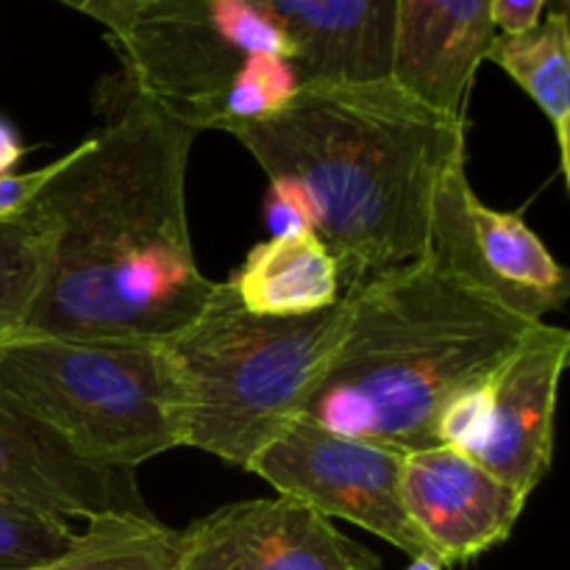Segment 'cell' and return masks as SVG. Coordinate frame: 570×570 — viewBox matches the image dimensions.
<instances>
[{"mask_svg": "<svg viewBox=\"0 0 570 570\" xmlns=\"http://www.w3.org/2000/svg\"><path fill=\"white\" fill-rule=\"evenodd\" d=\"M265 217H267V226H271L273 237L309 232V217H306L304 204H301V200L284 187L267 189Z\"/></svg>", "mask_w": 570, "mask_h": 570, "instance_id": "cell-21", "label": "cell"}, {"mask_svg": "<svg viewBox=\"0 0 570 570\" xmlns=\"http://www.w3.org/2000/svg\"><path fill=\"white\" fill-rule=\"evenodd\" d=\"M348 315V293L312 315H254L232 282L217 284L189 326L159 340L173 379L181 445L248 471L250 460L304 415Z\"/></svg>", "mask_w": 570, "mask_h": 570, "instance_id": "cell-4", "label": "cell"}, {"mask_svg": "<svg viewBox=\"0 0 570 570\" xmlns=\"http://www.w3.org/2000/svg\"><path fill=\"white\" fill-rule=\"evenodd\" d=\"M271 187L304 204L345 289L421 259L440 181L465 161V117L399 83L301 87L262 120L234 126Z\"/></svg>", "mask_w": 570, "mask_h": 570, "instance_id": "cell-2", "label": "cell"}, {"mask_svg": "<svg viewBox=\"0 0 570 570\" xmlns=\"http://www.w3.org/2000/svg\"><path fill=\"white\" fill-rule=\"evenodd\" d=\"M406 570H445V562L438 554H423L412 560V566Z\"/></svg>", "mask_w": 570, "mask_h": 570, "instance_id": "cell-25", "label": "cell"}, {"mask_svg": "<svg viewBox=\"0 0 570 570\" xmlns=\"http://www.w3.org/2000/svg\"><path fill=\"white\" fill-rule=\"evenodd\" d=\"M0 490L59 518L106 512L154 518L139 495L131 468H106L83 460L48 423L0 384Z\"/></svg>", "mask_w": 570, "mask_h": 570, "instance_id": "cell-12", "label": "cell"}, {"mask_svg": "<svg viewBox=\"0 0 570 570\" xmlns=\"http://www.w3.org/2000/svg\"><path fill=\"white\" fill-rule=\"evenodd\" d=\"M345 293L348 326L304 417L401 454L438 445L451 401L495 371L534 326L432 254Z\"/></svg>", "mask_w": 570, "mask_h": 570, "instance_id": "cell-3", "label": "cell"}, {"mask_svg": "<svg viewBox=\"0 0 570 570\" xmlns=\"http://www.w3.org/2000/svg\"><path fill=\"white\" fill-rule=\"evenodd\" d=\"M67 156L70 154H65L61 159L50 161V165L39 167L33 173H6V176H0V220L22 215L33 204L39 189L48 184V178L56 176L67 165Z\"/></svg>", "mask_w": 570, "mask_h": 570, "instance_id": "cell-20", "label": "cell"}, {"mask_svg": "<svg viewBox=\"0 0 570 570\" xmlns=\"http://www.w3.org/2000/svg\"><path fill=\"white\" fill-rule=\"evenodd\" d=\"M106 126L70 150L33 206L50 254L14 334L167 340L209 304L187 226L195 131L167 117L122 72L100 83Z\"/></svg>", "mask_w": 570, "mask_h": 570, "instance_id": "cell-1", "label": "cell"}, {"mask_svg": "<svg viewBox=\"0 0 570 570\" xmlns=\"http://www.w3.org/2000/svg\"><path fill=\"white\" fill-rule=\"evenodd\" d=\"M282 31L301 87L393 78L395 0H254Z\"/></svg>", "mask_w": 570, "mask_h": 570, "instance_id": "cell-13", "label": "cell"}, {"mask_svg": "<svg viewBox=\"0 0 570 570\" xmlns=\"http://www.w3.org/2000/svg\"><path fill=\"white\" fill-rule=\"evenodd\" d=\"M570 356L566 328L534 323L515 351L449 404L438 445H451L518 493H534L554 454L557 387Z\"/></svg>", "mask_w": 570, "mask_h": 570, "instance_id": "cell-7", "label": "cell"}, {"mask_svg": "<svg viewBox=\"0 0 570 570\" xmlns=\"http://www.w3.org/2000/svg\"><path fill=\"white\" fill-rule=\"evenodd\" d=\"M237 298L254 315L298 317L328 309L343 295L334 256L312 232L259 243L232 278Z\"/></svg>", "mask_w": 570, "mask_h": 570, "instance_id": "cell-15", "label": "cell"}, {"mask_svg": "<svg viewBox=\"0 0 570 570\" xmlns=\"http://www.w3.org/2000/svg\"><path fill=\"white\" fill-rule=\"evenodd\" d=\"M493 37L490 0H395L393 81L443 115L465 117Z\"/></svg>", "mask_w": 570, "mask_h": 570, "instance_id": "cell-14", "label": "cell"}, {"mask_svg": "<svg viewBox=\"0 0 570 570\" xmlns=\"http://www.w3.org/2000/svg\"><path fill=\"white\" fill-rule=\"evenodd\" d=\"M109 42L131 87L195 134L262 120L301 89L282 31L254 0H142Z\"/></svg>", "mask_w": 570, "mask_h": 570, "instance_id": "cell-5", "label": "cell"}, {"mask_svg": "<svg viewBox=\"0 0 570 570\" xmlns=\"http://www.w3.org/2000/svg\"><path fill=\"white\" fill-rule=\"evenodd\" d=\"M56 3L70 6V9L98 20L109 31V37H120L134 22L142 0H56Z\"/></svg>", "mask_w": 570, "mask_h": 570, "instance_id": "cell-22", "label": "cell"}, {"mask_svg": "<svg viewBox=\"0 0 570 570\" xmlns=\"http://www.w3.org/2000/svg\"><path fill=\"white\" fill-rule=\"evenodd\" d=\"M78 532L65 518L28 504L26 499L0 490V570H39L76 543Z\"/></svg>", "mask_w": 570, "mask_h": 570, "instance_id": "cell-19", "label": "cell"}, {"mask_svg": "<svg viewBox=\"0 0 570 570\" xmlns=\"http://www.w3.org/2000/svg\"><path fill=\"white\" fill-rule=\"evenodd\" d=\"M176 570H379V557L289 495L228 504L178 540Z\"/></svg>", "mask_w": 570, "mask_h": 570, "instance_id": "cell-10", "label": "cell"}, {"mask_svg": "<svg viewBox=\"0 0 570 570\" xmlns=\"http://www.w3.org/2000/svg\"><path fill=\"white\" fill-rule=\"evenodd\" d=\"M50 226L37 206L0 220V340L20 328L42 284Z\"/></svg>", "mask_w": 570, "mask_h": 570, "instance_id": "cell-18", "label": "cell"}, {"mask_svg": "<svg viewBox=\"0 0 570 570\" xmlns=\"http://www.w3.org/2000/svg\"><path fill=\"white\" fill-rule=\"evenodd\" d=\"M178 540L181 532L156 518L106 512L87 521L65 557L39 570H176Z\"/></svg>", "mask_w": 570, "mask_h": 570, "instance_id": "cell-17", "label": "cell"}, {"mask_svg": "<svg viewBox=\"0 0 570 570\" xmlns=\"http://www.w3.org/2000/svg\"><path fill=\"white\" fill-rule=\"evenodd\" d=\"M22 154H26V148L17 139L14 128L0 120V176H6L22 159Z\"/></svg>", "mask_w": 570, "mask_h": 570, "instance_id": "cell-24", "label": "cell"}, {"mask_svg": "<svg viewBox=\"0 0 570 570\" xmlns=\"http://www.w3.org/2000/svg\"><path fill=\"white\" fill-rule=\"evenodd\" d=\"M426 254L532 323L560 309L570 295L566 267L527 220L515 212L490 209L476 198L465 161L451 167L434 193Z\"/></svg>", "mask_w": 570, "mask_h": 570, "instance_id": "cell-9", "label": "cell"}, {"mask_svg": "<svg viewBox=\"0 0 570 570\" xmlns=\"http://www.w3.org/2000/svg\"><path fill=\"white\" fill-rule=\"evenodd\" d=\"M401 493L412 523L445 568L504 543L529 501L451 445L410 451Z\"/></svg>", "mask_w": 570, "mask_h": 570, "instance_id": "cell-11", "label": "cell"}, {"mask_svg": "<svg viewBox=\"0 0 570 570\" xmlns=\"http://www.w3.org/2000/svg\"><path fill=\"white\" fill-rule=\"evenodd\" d=\"M484 61L499 65L546 115L560 145L562 176L570 181V31L566 11L521 33H495Z\"/></svg>", "mask_w": 570, "mask_h": 570, "instance_id": "cell-16", "label": "cell"}, {"mask_svg": "<svg viewBox=\"0 0 570 570\" xmlns=\"http://www.w3.org/2000/svg\"><path fill=\"white\" fill-rule=\"evenodd\" d=\"M546 0H490L495 33H521L540 22Z\"/></svg>", "mask_w": 570, "mask_h": 570, "instance_id": "cell-23", "label": "cell"}, {"mask_svg": "<svg viewBox=\"0 0 570 570\" xmlns=\"http://www.w3.org/2000/svg\"><path fill=\"white\" fill-rule=\"evenodd\" d=\"M0 384L95 465L134 471L181 445L159 340L9 334Z\"/></svg>", "mask_w": 570, "mask_h": 570, "instance_id": "cell-6", "label": "cell"}, {"mask_svg": "<svg viewBox=\"0 0 570 570\" xmlns=\"http://www.w3.org/2000/svg\"><path fill=\"white\" fill-rule=\"evenodd\" d=\"M404 456L298 415L250 460L248 471L271 482L278 495L304 501L328 521L356 523L415 560L434 551L404 507Z\"/></svg>", "mask_w": 570, "mask_h": 570, "instance_id": "cell-8", "label": "cell"}]
</instances>
